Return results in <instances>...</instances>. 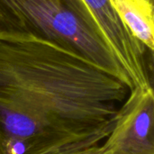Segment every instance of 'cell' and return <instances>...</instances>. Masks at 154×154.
Segmentation results:
<instances>
[{
	"label": "cell",
	"instance_id": "6",
	"mask_svg": "<svg viewBox=\"0 0 154 154\" xmlns=\"http://www.w3.org/2000/svg\"><path fill=\"white\" fill-rule=\"evenodd\" d=\"M108 134L107 133L99 134L88 139L53 148L40 154H99V143Z\"/></svg>",
	"mask_w": 154,
	"mask_h": 154
},
{
	"label": "cell",
	"instance_id": "5",
	"mask_svg": "<svg viewBox=\"0 0 154 154\" xmlns=\"http://www.w3.org/2000/svg\"><path fill=\"white\" fill-rule=\"evenodd\" d=\"M109 2L135 39L153 53L152 0H109Z\"/></svg>",
	"mask_w": 154,
	"mask_h": 154
},
{
	"label": "cell",
	"instance_id": "4",
	"mask_svg": "<svg viewBox=\"0 0 154 154\" xmlns=\"http://www.w3.org/2000/svg\"><path fill=\"white\" fill-rule=\"evenodd\" d=\"M82 2L127 73L134 88H153L152 61L148 60L150 51L126 28L109 0H82Z\"/></svg>",
	"mask_w": 154,
	"mask_h": 154
},
{
	"label": "cell",
	"instance_id": "1",
	"mask_svg": "<svg viewBox=\"0 0 154 154\" xmlns=\"http://www.w3.org/2000/svg\"><path fill=\"white\" fill-rule=\"evenodd\" d=\"M130 92L52 42L0 35V154H40L110 134Z\"/></svg>",
	"mask_w": 154,
	"mask_h": 154
},
{
	"label": "cell",
	"instance_id": "7",
	"mask_svg": "<svg viewBox=\"0 0 154 154\" xmlns=\"http://www.w3.org/2000/svg\"><path fill=\"white\" fill-rule=\"evenodd\" d=\"M28 34L20 21L0 3V35Z\"/></svg>",
	"mask_w": 154,
	"mask_h": 154
},
{
	"label": "cell",
	"instance_id": "2",
	"mask_svg": "<svg viewBox=\"0 0 154 154\" xmlns=\"http://www.w3.org/2000/svg\"><path fill=\"white\" fill-rule=\"evenodd\" d=\"M28 34L52 42L133 84L82 0H0Z\"/></svg>",
	"mask_w": 154,
	"mask_h": 154
},
{
	"label": "cell",
	"instance_id": "3",
	"mask_svg": "<svg viewBox=\"0 0 154 154\" xmlns=\"http://www.w3.org/2000/svg\"><path fill=\"white\" fill-rule=\"evenodd\" d=\"M105 139L99 154H154L153 88L131 90Z\"/></svg>",
	"mask_w": 154,
	"mask_h": 154
}]
</instances>
